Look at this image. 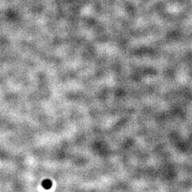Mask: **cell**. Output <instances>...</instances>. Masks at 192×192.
I'll return each instance as SVG.
<instances>
[{"mask_svg":"<svg viewBox=\"0 0 192 192\" xmlns=\"http://www.w3.org/2000/svg\"><path fill=\"white\" fill-rule=\"evenodd\" d=\"M51 185H52L51 181V180H48V179H47V180H44V181H43V183H42L43 187L44 189H50L51 187Z\"/></svg>","mask_w":192,"mask_h":192,"instance_id":"6da1fadb","label":"cell"}]
</instances>
